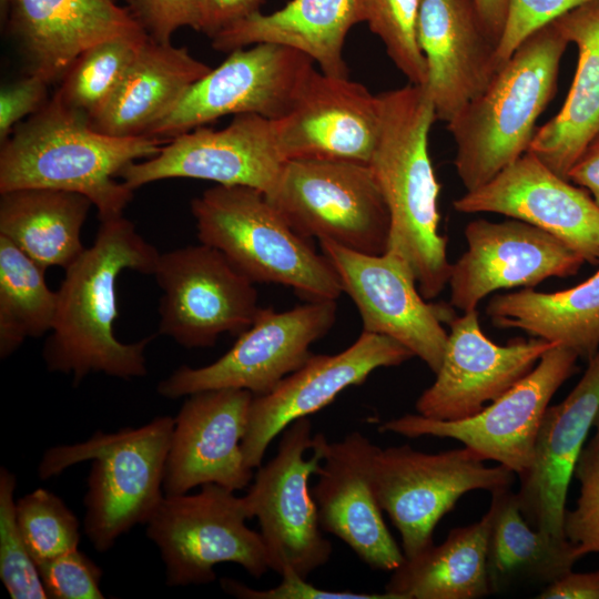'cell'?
I'll return each mask as SVG.
<instances>
[{"instance_id": "obj_17", "label": "cell", "mask_w": 599, "mask_h": 599, "mask_svg": "<svg viewBox=\"0 0 599 599\" xmlns=\"http://www.w3.org/2000/svg\"><path fill=\"white\" fill-rule=\"evenodd\" d=\"M464 233L467 250L451 264L448 280L450 305L463 313L496 291L573 276L585 263L556 236L517 219H477Z\"/></svg>"}, {"instance_id": "obj_6", "label": "cell", "mask_w": 599, "mask_h": 599, "mask_svg": "<svg viewBox=\"0 0 599 599\" xmlns=\"http://www.w3.org/2000/svg\"><path fill=\"white\" fill-rule=\"evenodd\" d=\"M191 213L200 243L221 251L254 284L288 286L308 301H336L343 293L331 261L263 192L216 184L191 201Z\"/></svg>"}, {"instance_id": "obj_31", "label": "cell", "mask_w": 599, "mask_h": 599, "mask_svg": "<svg viewBox=\"0 0 599 599\" xmlns=\"http://www.w3.org/2000/svg\"><path fill=\"white\" fill-rule=\"evenodd\" d=\"M486 314L496 327L524 331L589 361L599 348V270L558 292L524 288L495 295Z\"/></svg>"}, {"instance_id": "obj_10", "label": "cell", "mask_w": 599, "mask_h": 599, "mask_svg": "<svg viewBox=\"0 0 599 599\" xmlns=\"http://www.w3.org/2000/svg\"><path fill=\"white\" fill-rule=\"evenodd\" d=\"M484 461L465 446L435 454L409 445L377 447L372 468L374 491L399 531L405 558L434 544L438 521L463 495L512 485L514 471Z\"/></svg>"}, {"instance_id": "obj_12", "label": "cell", "mask_w": 599, "mask_h": 599, "mask_svg": "<svg viewBox=\"0 0 599 599\" xmlns=\"http://www.w3.org/2000/svg\"><path fill=\"white\" fill-rule=\"evenodd\" d=\"M579 356L555 345L510 389L477 414L458 420H439L406 414L379 426V432L408 438H453L483 460H494L521 475L530 465L541 419L549 402L575 373Z\"/></svg>"}, {"instance_id": "obj_33", "label": "cell", "mask_w": 599, "mask_h": 599, "mask_svg": "<svg viewBox=\"0 0 599 599\" xmlns=\"http://www.w3.org/2000/svg\"><path fill=\"white\" fill-rule=\"evenodd\" d=\"M490 516L449 531L393 570L385 591L397 599H478L491 595L487 568Z\"/></svg>"}, {"instance_id": "obj_51", "label": "cell", "mask_w": 599, "mask_h": 599, "mask_svg": "<svg viewBox=\"0 0 599 599\" xmlns=\"http://www.w3.org/2000/svg\"><path fill=\"white\" fill-rule=\"evenodd\" d=\"M123 1H126V0H123Z\"/></svg>"}, {"instance_id": "obj_5", "label": "cell", "mask_w": 599, "mask_h": 599, "mask_svg": "<svg viewBox=\"0 0 599 599\" xmlns=\"http://www.w3.org/2000/svg\"><path fill=\"white\" fill-rule=\"evenodd\" d=\"M174 418L159 416L116 433H94L88 440L49 448L38 475L47 480L91 461L84 496V532L99 552L123 534L146 524L164 497L163 480Z\"/></svg>"}, {"instance_id": "obj_7", "label": "cell", "mask_w": 599, "mask_h": 599, "mask_svg": "<svg viewBox=\"0 0 599 599\" xmlns=\"http://www.w3.org/2000/svg\"><path fill=\"white\" fill-rule=\"evenodd\" d=\"M327 438L312 436L307 417L283 432L275 456L257 467L245 496L250 517H256L270 564L281 575L290 569L307 576L331 558L308 481L322 464Z\"/></svg>"}, {"instance_id": "obj_18", "label": "cell", "mask_w": 599, "mask_h": 599, "mask_svg": "<svg viewBox=\"0 0 599 599\" xmlns=\"http://www.w3.org/2000/svg\"><path fill=\"white\" fill-rule=\"evenodd\" d=\"M412 357L397 341L368 332L337 354H313L271 393L253 397L242 439L246 465L253 470L260 467L271 441L294 420L326 407L375 369L398 366Z\"/></svg>"}, {"instance_id": "obj_43", "label": "cell", "mask_w": 599, "mask_h": 599, "mask_svg": "<svg viewBox=\"0 0 599 599\" xmlns=\"http://www.w3.org/2000/svg\"><path fill=\"white\" fill-rule=\"evenodd\" d=\"M281 582L270 589H253L237 580L222 578L223 590L241 599H397L384 593L326 590L314 586L295 571L286 569L281 575Z\"/></svg>"}, {"instance_id": "obj_39", "label": "cell", "mask_w": 599, "mask_h": 599, "mask_svg": "<svg viewBox=\"0 0 599 599\" xmlns=\"http://www.w3.org/2000/svg\"><path fill=\"white\" fill-rule=\"evenodd\" d=\"M573 475L580 483V496L575 509L566 508L562 530L582 557L599 552V448L592 441L585 446Z\"/></svg>"}, {"instance_id": "obj_40", "label": "cell", "mask_w": 599, "mask_h": 599, "mask_svg": "<svg viewBox=\"0 0 599 599\" xmlns=\"http://www.w3.org/2000/svg\"><path fill=\"white\" fill-rule=\"evenodd\" d=\"M52 599H102L101 568L79 548L37 565Z\"/></svg>"}, {"instance_id": "obj_32", "label": "cell", "mask_w": 599, "mask_h": 599, "mask_svg": "<svg viewBox=\"0 0 599 599\" xmlns=\"http://www.w3.org/2000/svg\"><path fill=\"white\" fill-rule=\"evenodd\" d=\"M92 202L62 190L27 187L0 193V235L47 270L70 266L85 250L81 230Z\"/></svg>"}, {"instance_id": "obj_41", "label": "cell", "mask_w": 599, "mask_h": 599, "mask_svg": "<svg viewBox=\"0 0 599 599\" xmlns=\"http://www.w3.org/2000/svg\"><path fill=\"white\" fill-rule=\"evenodd\" d=\"M590 1L593 0H508L505 26L497 44L499 68L534 32Z\"/></svg>"}, {"instance_id": "obj_50", "label": "cell", "mask_w": 599, "mask_h": 599, "mask_svg": "<svg viewBox=\"0 0 599 599\" xmlns=\"http://www.w3.org/2000/svg\"><path fill=\"white\" fill-rule=\"evenodd\" d=\"M9 1L10 0H0V9H1L2 18H3V16L6 18L7 14H8Z\"/></svg>"}, {"instance_id": "obj_30", "label": "cell", "mask_w": 599, "mask_h": 599, "mask_svg": "<svg viewBox=\"0 0 599 599\" xmlns=\"http://www.w3.org/2000/svg\"><path fill=\"white\" fill-rule=\"evenodd\" d=\"M490 494L486 568L491 595L541 591L572 570L581 558L576 545L531 527L511 486Z\"/></svg>"}, {"instance_id": "obj_38", "label": "cell", "mask_w": 599, "mask_h": 599, "mask_svg": "<svg viewBox=\"0 0 599 599\" xmlns=\"http://www.w3.org/2000/svg\"><path fill=\"white\" fill-rule=\"evenodd\" d=\"M13 473L0 469V579L12 599H45L38 566L17 521Z\"/></svg>"}, {"instance_id": "obj_34", "label": "cell", "mask_w": 599, "mask_h": 599, "mask_svg": "<svg viewBox=\"0 0 599 599\" xmlns=\"http://www.w3.org/2000/svg\"><path fill=\"white\" fill-rule=\"evenodd\" d=\"M45 270L0 235V357L14 353L28 337L51 332L58 292L44 280Z\"/></svg>"}, {"instance_id": "obj_9", "label": "cell", "mask_w": 599, "mask_h": 599, "mask_svg": "<svg viewBox=\"0 0 599 599\" xmlns=\"http://www.w3.org/2000/svg\"><path fill=\"white\" fill-rule=\"evenodd\" d=\"M194 495H164L146 522V536L165 565L166 585H204L216 579L214 566L232 562L252 577L270 570L260 532L243 497L217 484H205Z\"/></svg>"}, {"instance_id": "obj_49", "label": "cell", "mask_w": 599, "mask_h": 599, "mask_svg": "<svg viewBox=\"0 0 599 599\" xmlns=\"http://www.w3.org/2000/svg\"><path fill=\"white\" fill-rule=\"evenodd\" d=\"M592 427H595L596 434L591 441L599 448V410L595 417Z\"/></svg>"}, {"instance_id": "obj_42", "label": "cell", "mask_w": 599, "mask_h": 599, "mask_svg": "<svg viewBox=\"0 0 599 599\" xmlns=\"http://www.w3.org/2000/svg\"><path fill=\"white\" fill-rule=\"evenodd\" d=\"M128 9L153 40L170 42L181 27L195 30L201 0H126Z\"/></svg>"}, {"instance_id": "obj_13", "label": "cell", "mask_w": 599, "mask_h": 599, "mask_svg": "<svg viewBox=\"0 0 599 599\" xmlns=\"http://www.w3.org/2000/svg\"><path fill=\"white\" fill-rule=\"evenodd\" d=\"M160 298L159 334L186 348L242 334L260 306L254 283L219 250L200 243L160 253L153 272Z\"/></svg>"}, {"instance_id": "obj_1", "label": "cell", "mask_w": 599, "mask_h": 599, "mask_svg": "<svg viewBox=\"0 0 599 599\" xmlns=\"http://www.w3.org/2000/svg\"><path fill=\"white\" fill-rule=\"evenodd\" d=\"M160 252L125 217L101 221L90 247L65 268L58 311L42 356L49 372L131 379L148 374L144 351L155 335L125 344L113 332L118 317L116 280L122 271L153 274Z\"/></svg>"}, {"instance_id": "obj_29", "label": "cell", "mask_w": 599, "mask_h": 599, "mask_svg": "<svg viewBox=\"0 0 599 599\" xmlns=\"http://www.w3.org/2000/svg\"><path fill=\"white\" fill-rule=\"evenodd\" d=\"M554 22L576 44L578 64L562 108L537 129L527 152L568 180L571 166L599 133V0Z\"/></svg>"}, {"instance_id": "obj_47", "label": "cell", "mask_w": 599, "mask_h": 599, "mask_svg": "<svg viewBox=\"0 0 599 599\" xmlns=\"http://www.w3.org/2000/svg\"><path fill=\"white\" fill-rule=\"evenodd\" d=\"M568 180L588 191L599 206V133L573 163Z\"/></svg>"}, {"instance_id": "obj_19", "label": "cell", "mask_w": 599, "mask_h": 599, "mask_svg": "<svg viewBox=\"0 0 599 599\" xmlns=\"http://www.w3.org/2000/svg\"><path fill=\"white\" fill-rule=\"evenodd\" d=\"M435 382L418 397L417 414L458 420L480 412L525 377L555 344L541 338L499 345L483 332L477 309L455 316Z\"/></svg>"}, {"instance_id": "obj_44", "label": "cell", "mask_w": 599, "mask_h": 599, "mask_svg": "<svg viewBox=\"0 0 599 599\" xmlns=\"http://www.w3.org/2000/svg\"><path fill=\"white\" fill-rule=\"evenodd\" d=\"M49 83L42 78L28 74L0 91V142H4L26 116L40 111L49 101Z\"/></svg>"}, {"instance_id": "obj_21", "label": "cell", "mask_w": 599, "mask_h": 599, "mask_svg": "<svg viewBox=\"0 0 599 599\" xmlns=\"http://www.w3.org/2000/svg\"><path fill=\"white\" fill-rule=\"evenodd\" d=\"M282 158L369 164L380 128V103L362 83L313 69L291 110L273 120Z\"/></svg>"}, {"instance_id": "obj_16", "label": "cell", "mask_w": 599, "mask_h": 599, "mask_svg": "<svg viewBox=\"0 0 599 599\" xmlns=\"http://www.w3.org/2000/svg\"><path fill=\"white\" fill-rule=\"evenodd\" d=\"M284 163L273 120L245 113L234 115L221 130L200 126L182 133L169 140L156 155L128 164L118 176L133 191L160 180L182 177L248 186L268 196Z\"/></svg>"}, {"instance_id": "obj_27", "label": "cell", "mask_w": 599, "mask_h": 599, "mask_svg": "<svg viewBox=\"0 0 599 599\" xmlns=\"http://www.w3.org/2000/svg\"><path fill=\"white\" fill-rule=\"evenodd\" d=\"M361 22L362 0H291L274 12L233 22L211 40L214 50L227 53L257 43L284 45L311 58L323 73L346 78L344 43Z\"/></svg>"}, {"instance_id": "obj_3", "label": "cell", "mask_w": 599, "mask_h": 599, "mask_svg": "<svg viewBox=\"0 0 599 599\" xmlns=\"http://www.w3.org/2000/svg\"><path fill=\"white\" fill-rule=\"evenodd\" d=\"M162 143L148 135L102 133L53 95L1 143L0 193L27 187L70 191L90 199L100 221L122 216L133 190L114 177L138 159L156 155Z\"/></svg>"}, {"instance_id": "obj_37", "label": "cell", "mask_w": 599, "mask_h": 599, "mask_svg": "<svg viewBox=\"0 0 599 599\" xmlns=\"http://www.w3.org/2000/svg\"><path fill=\"white\" fill-rule=\"evenodd\" d=\"M16 511L18 526L37 565L78 548L79 520L57 495L35 489L18 499Z\"/></svg>"}, {"instance_id": "obj_24", "label": "cell", "mask_w": 599, "mask_h": 599, "mask_svg": "<svg viewBox=\"0 0 599 599\" xmlns=\"http://www.w3.org/2000/svg\"><path fill=\"white\" fill-rule=\"evenodd\" d=\"M598 410L599 348L568 396L548 406L531 463L518 476L520 510L535 529L566 538L562 522L570 480Z\"/></svg>"}, {"instance_id": "obj_14", "label": "cell", "mask_w": 599, "mask_h": 599, "mask_svg": "<svg viewBox=\"0 0 599 599\" xmlns=\"http://www.w3.org/2000/svg\"><path fill=\"white\" fill-rule=\"evenodd\" d=\"M313 63L304 53L274 43L233 50L192 84L146 135L171 140L229 114L277 120L293 106Z\"/></svg>"}, {"instance_id": "obj_15", "label": "cell", "mask_w": 599, "mask_h": 599, "mask_svg": "<svg viewBox=\"0 0 599 599\" xmlns=\"http://www.w3.org/2000/svg\"><path fill=\"white\" fill-rule=\"evenodd\" d=\"M319 246L355 303L363 332L397 341L436 374L448 338L444 324L457 316L453 306L425 300L410 267L392 251L370 255L328 240Z\"/></svg>"}, {"instance_id": "obj_4", "label": "cell", "mask_w": 599, "mask_h": 599, "mask_svg": "<svg viewBox=\"0 0 599 599\" xmlns=\"http://www.w3.org/2000/svg\"><path fill=\"white\" fill-rule=\"evenodd\" d=\"M568 44L555 22L537 30L447 123L466 192L488 183L528 151L536 122L556 93Z\"/></svg>"}, {"instance_id": "obj_25", "label": "cell", "mask_w": 599, "mask_h": 599, "mask_svg": "<svg viewBox=\"0 0 599 599\" xmlns=\"http://www.w3.org/2000/svg\"><path fill=\"white\" fill-rule=\"evenodd\" d=\"M417 40L427 65L424 87L437 120L448 123L499 69L497 42L475 0H422Z\"/></svg>"}, {"instance_id": "obj_28", "label": "cell", "mask_w": 599, "mask_h": 599, "mask_svg": "<svg viewBox=\"0 0 599 599\" xmlns=\"http://www.w3.org/2000/svg\"><path fill=\"white\" fill-rule=\"evenodd\" d=\"M210 70L186 48L148 35L120 84L90 123L109 135H146Z\"/></svg>"}, {"instance_id": "obj_20", "label": "cell", "mask_w": 599, "mask_h": 599, "mask_svg": "<svg viewBox=\"0 0 599 599\" xmlns=\"http://www.w3.org/2000/svg\"><path fill=\"white\" fill-rule=\"evenodd\" d=\"M460 213H496L535 225L599 264V206L583 187L526 152L488 183L453 202Z\"/></svg>"}, {"instance_id": "obj_48", "label": "cell", "mask_w": 599, "mask_h": 599, "mask_svg": "<svg viewBox=\"0 0 599 599\" xmlns=\"http://www.w3.org/2000/svg\"><path fill=\"white\" fill-rule=\"evenodd\" d=\"M475 1L486 30L498 44L505 26L508 0Z\"/></svg>"}, {"instance_id": "obj_36", "label": "cell", "mask_w": 599, "mask_h": 599, "mask_svg": "<svg viewBox=\"0 0 599 599\" xmlns=\"http://www.w3.org/2000/svg\"><path fill=\"white\" fill-rule=\"evenodd\" d=\"M420 1L362 0L363 22L382 40L395 67L416 85H425L428 79L417 40Z\"/></svg>"}, {"instance_id": "obj_35", "label": "cell", "mask_w": 599, "mask_h": 599, "mask_svg": "<svg viewBox=\"0 0 599 599\" xmlns=\"http://www.w3.org/2000/svg\"><path fill=\"white\" fill-rule=\"evenodd\" d=\"M146 38L140 31L90 47L68 69L54 95L91 120L111 98Z\"/></svg>"}, {"instance_id": "obj_23", "label": "cell", "mask_w": 599, "mask_h": 599, "mask_svg": "<svg viewBox=\"0 0 599 599\" xmlns=\"http://www.w3.org/2000/svg\"><path fill=\"white\" fill-rule=\"evenodd\" d=\"M376 449L358 432L327 440L312 495L323 530L344 541L369 568L393 571L405 555L385 524L374 491Z\"/></svg>"}, {"instance_id": "obj_26", "label": "cell", "mask_w": 599, "mask_h": 599, "mask_svg": "<svg viewBox=\"0 0 599 599\" xmlns=\"http://www.w3.org/2000/svg\"><path fill=\"white\" fill-rule=\"evenodd\" d=\"M8 13L29 73L49 84L62 79L90 47L143 31L114 0H10Z\"/></svg>"}, {"instance_id": "obj_46", "label": "cell", "mask_w": 599, "mask_h": 599, "mask_svg": "<svg viewBox=\"0 0 599 599\" xmlns=\"http://www.w3.org/2000/svg\"><path fill=\"white\" fill-rule=\"evenodd\" d=\"M539 599H599V570L573 572L570 570L541 591Z\"/></svg>"}, {"instance_id": "obj_8", "label": "cell", "mask_w": 599, "mask_h": 599, "mask_svg": "<svg viewBox=\"0 0 599 599\" xmlns=\"http://www.w3.org/2000/svg\"><path fill=\"white\" fill-rule=\"evenodd\" d=\"M267 197L305 238L328 240L370 255L387 251L389 211L369 164L285 161Z\"/></svg>"}, {"instance_id": "obj_11", "label": "cell", "mask_w": 599, "mask_h": 599, "mask_svg": "<svg viewBox=\"0 0 599 599\" xmlns=\"http://www.w3.org/2000/svg\"><path fill=\"white\" fill-rule=\"evenodd\" d=\"M336 312L335 300L308 301L280 313L260 307L253 323L223 356L199 368L180 366L156 390L170 399L215 388L266 395L313 355L311 345L334 326Z\"/></svg>"}, {"instance_id": "obj_2", "label": "cell", "mask_w": 599, "mask_h": 599, "mask_svg": "<svg viewBox=\"0 0 599 599\" xmlns=\"http://www.w3.org/2000/svg\"><path fill=\"white\" fill-rule=\"evenodd\" d=\"M378 98L380 128L369 166L389 211L387 251L407 263L432 301L448 285L451 267L447 238L438 232L440 185L428 152L435 108L426 88L412 83Z\"/></svg>"}, {"instance_id": "obj_45", "label": "cell", "mask_w": 599, "mask_h": 599, "mask_svg": "<svg viewBox=\"0 0 599 599\" xmlns=\"http://www.w3.org/2000/svg\"><path fill=\"white\" fill-rule=\"evenodd\" d=\"M264 0H201L195 31L212 38L223 28L257 11Z\"/></svg>"}, {"instance_id": "obj_22", "label": "cell", "mask_w": 599, "mask_h": 599, "mask_svg": "<svg viewBox=\"0 0 599 599\" xmlns=\"http://www.w3.org/2000/svg\"><path fill=\"white\" fill-rule=\"evenodd\" d=\"M254 395L241 388L191 394L176 417L169 450L164 495H182L205 484L244 489L254 473L244 459L242 439Z\"/></svg>"}]
</instances>
